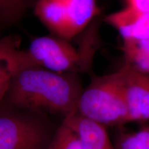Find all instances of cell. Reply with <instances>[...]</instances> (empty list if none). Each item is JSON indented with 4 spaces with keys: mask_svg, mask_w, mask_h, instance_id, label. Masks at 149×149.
I'll return each mask as SVG.
<instances>
[{
    "mask_svg": "<svg viewBox=\"0 0 149 149\" xmlns=\"http://www.w3.org/2000/svg\"><path fill=\"white\" fill-rule=\"evenodd\" d=\"M83 90L77 73L33 66L14 74L3 100L20 109L66 117L77 111Z\"/></svg>",
    "mask_w": 149,
    "mask_h": 149,
    "instance_id": "cell-1",
    "label": "cell"
},
{
    "mask_svg": "<svg viewBox=\"0 0 149 149\" xmlns=\"http://www.w3.org/2000/svg\"><path fill=\"white\" fill-rule=\"evenodd\" d=\"M83 33L77 46L55 35L35 38L24 51L27 67L77 74L90 71L100 45L98 26L91 23Z\"/></svg>",
    "mask_w": 149,
    "mask_h": 149,
    "instance_id": "cell-2",
    "label": "cell"
},
{
    "mask_svg": "<svg viewBox=\"0 0 149 149\" xmlns=\"http://www.w3.org/2000/svg\"><path fill=\"white\" fill-rule=\"evenodd\" d=\"M77 113L104 126L122 127L129 122L124 91V72L93 76L81 93Z\"/></svg>",
    "mask_w": 149,
    "mask_h": 149,
    "instance_id": "cell-3",
    "label": "cell"
},
{
    "mask_svg": "<svg viewBox=\"0 0 149 149\" xmlns=\"http://www.w3.org/2000/svg\"><path fill=\"white\" fill-rule=\"evenodd\" d=\"M56 129L47 115L0 101V149H45Z\"/></svg>",
    "mask_w": 149,
    "mask_h": 149,
    "instance_id": "cell-4",
    "label": "cell"
},
{
    "mask_svg": "<svg viewBox=\"0 0 149 149\" xmlns=\"http://www.w3.org/2000/svg\"><path fill=\"white\" fill-rule=\"evenodd\" d=\"M124 72V91L130 122L149 121V74L121 66Z\"/></svg>",
    "mask_w": 149,
    "mask_h": 149,
    "instance_id": "cell-5",
    "label": "cell"
},
{
    "mask_svg": "<svg viewBox=\"0 0 149 149\" xmlns=\"http://www.w3.org/2000/svg\"><path fill=\"white\" fill-rule=\"evenodd\" d=\"M105 22L117 31L123 41L149 37V13L127 6L106 17Z\"/></svg>",
    "mask_w": 149,
    "mask_h": 149,
    "instance_id": "cell-6",
    "label": "cell"
},
{
    "mask_svg": "<svg viewBox=\"0 0 149 149\" xmlns=\"http://www.w3.org/2000/svg\"><path fill=\"white\" fill-rule=\"evenodd\" d=\"M68 117L79 137L81 149H115L105 126L81 116L77 111Z\"/></svg>",
    "mask_w": 149,
    "mask_h": 149,
    "instance_id": "cell-7",
    "label": "cell"
},
{
    "mask_svg": "<svg viewBox=\"0 0 149 149\" xmlns=\"http://www.w3.org/2000/svg\"><path fill=\"white\" fill-rule=\"evenodd\" d=\"M19 39L13 35L0 38V101L4 97L11 80L21 69Z\"/></svg>",
    "mask_w": 149,
    "mask_h": 149,
    "instance_id": "cell-8",
    "label": "cell"
},
{
    "mask_svg": "<svg viewBox=\"0 0 149 149\" xmlns=\"http://www.w3.org/2000/svg\"><path fill=\"white\" fill-rule=\"evenodd\" d=\"M67 15L66 39L70 40L83 33L100 10L96 0H64Z\"/></svg>",
    "mask_w": 149,
    "mask_h": 149,
    "instance_id": "cell-9",
    "label": "cell"
},
{
    "mask_svg": "<svg viewBox=\"0 0 149 149\" xmlns=\"http://www.w3.org/2000/svg\"><path fill=\"white\" fill-rule=\"evenodd\" d=\"M35 13L54 35L66 39L67 15L64 0H38Z\"/></svg>",
    "mask_w": 149,
    "mask_h": 149,
    "instance_id": "cell-10",
    "label": "cell"
},
{
    "mask_svg": "<svg viewBox=\"0 0 149 149\" xmlns=\"http://www.w3.org/2000/svg\"><path fill=\"white\" fill-rule=\"evenodd\" d=\"M124 64L132 69L149 74V37L140 40L123 41Z\"/></svg>",
    "mask_w": 149,
    "mask_h": 149,
    "instance_id": "cell-11",
    "label": "cell"
},
{
    "mask_svg": "<svg viewBox=\"0 0 149 149\" xmlns=\"http://www.w3.org/2000/svg\"><path fill=\"white\" fill-rule=\"evenodd\" d=\"M115 149H149V124L136 131L120 130L115 137Z\"/></svg>",
    "mask_w": 149,
    "mask_h": 149,
    "instance_id": "cell-12",
    "label": "cell"
},
{
    "mask_svg": "<svg viewBox=\"0 0 149 149\" xmlns=\"http://www.w3.org/2000/svg\"><path fill=\"white\" fill-rule=\"evenodd\" d=\"M45 149H81L79 139L70 124L68 116L64 117L57 128Z\"/></svg>",
    "mask_w": 149,
    "mask_h": 149,
    "instance_id": "cell-13",
    "label": "cell"
},
{
    "mask_svg": "<svg viewBox=\"0 0 149 149\" xmlns=\"http://www.w3.org/2000/svg\"><path fill=\"white\" fill-rule=\"evenodd\" d=\"M28 7L29 0H0V25L9 26L19 22Z\"/></svg>",
    "mask_w": 149,
    "mask_h": 149,
    "instance_id": "cell-14",
    "label": "cell"
},
{
    "mask_svg": "<svg viewBox=\"0 0 149 149\" xmlns=\"http://www.w3.org/2000/svg\"><path fill=\"white\" fill-rule=\"evenodd\" d=\"M128 6L142 13H149V0H126Z\"/></svg>",
    "mask_w": 149,
    "mask_h": 149,
    "instance_id": "cell-15",
    "label": "cell"
}]
</instances>
